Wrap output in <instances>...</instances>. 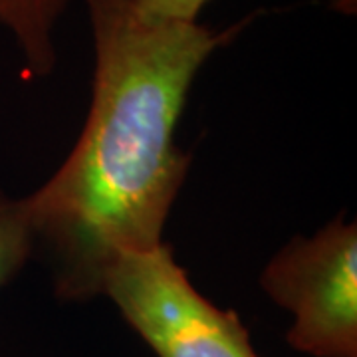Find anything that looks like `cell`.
I'll return each instance as SVG.
<instances>
[{"instance_id":"obj_3","label":"cell","mask_w":357,"mask_h":357,"mask_svg":"<svg viewBox=\"0 0 357 357\" xmlns=\"http://www.w3.org/2000/svg\"><path fill=\"white\" fill-rule=\"evenodd\" d=\"M268 298L294 316L286 342L312 357H357V227L333 218L284 244L260 274Z\"/></svg>"},{"instance_id":"obj_1","label":"cell","mask_w":357,"mask_h":357,"mask_svg":"<svg viewBox=\"0 0 357 357\" xmlns=\"http://www.w3.org/2000/svg\"><path fill=\"white\" fill-rule=\"evenodd\" d=\"M93 36L91 102L60 169L30 192L36 255L66 302L102 296L121 256L163 243L191 157L175 131L206 60L256 18L225 30L153 20L133 0H86Z\"/></svg>"},{"instance_id":"obj_4","label":"cell","mask_w":357,"mask_h":357,"mask_svg":"<svg viewBox=\"0 0 357 357\" xmlns=\"http://www.w3.org/2000/svg\"><path fill=\"white\" fill-rule=\"evenodd\" d=\"M70 0H0V24L22 50L26 74L50 76L56 68L54 28Z\"/></svg>"},{"instance_id":"obj_5","label":"cell","mask_w":357,"mask_h":357,"mask_svg":"<svg viewBox=\"0 0 357 357\" xmlns=\"http://www.w3.org/2000/svg\"><path fill=\"white\" fill-rule=\"evenodd\" d=\"M36 255V234L26 197L0 191V290L13 282Z\"/></svg>"},{"instance_id":"obj_2","label":"cell","mask_w":357,"mask_h":357,"mask_svg":"<svg viewBox=\"0 0 357 357\" xmlns=\"http://www.w3.org/2000/svg\"><path fill=\"white\" fill-rule=\"evenodd\" d=\"M102 296L157 357H258L243 319L197 292L165 243L115 260Z\"/></svg>"},{"instance_id":"obj_6","label":"cell","mask_w":357,"mask_h":357,"mask_svg":"<svg viewBox=\"0 0 357 357\" xmlns=\"http://www.w3.org/2000/svg\"><path fill=\"white\" fill-rule=\"evenodd\" d=\"M208 2L211 0H133L143 16L177 22H197Z\"/></svg>"}]
</instances>
